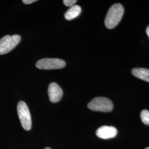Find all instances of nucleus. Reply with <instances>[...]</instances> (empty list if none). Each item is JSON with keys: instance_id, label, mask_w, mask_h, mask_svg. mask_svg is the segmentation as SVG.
<instances>
[{"instance_id": "9b49d317", "label": "nucleus", "mask_w": 149, "mask_h": 149, "mask_svg": "<svg viewBox=\"0 0 149 149\" xmlns=\"http://www.w3.org/2000/svg\"><path fill=\"white\" fill-rule=\"evenodd\" d=\"M76 2H77L76 0H64L63 1L64 5L66 6H68V7L73 6Z\"/></svg>"}, {"instance_id": "6e6552de", "label": "nucleus", "mask_w": 149, "mask_h": 149, "mask_svg": "<svg viewBox=\"0 0 149 149\" xmlns=\"http://www.w3.org/2000/svg\"><path fill=\"white\" fill-rule=\"evenodd\" d=\"M132 74L139 79L149 82V69L145 68H134L132 71Z\"/></svg>"}, {"instance_id": "f257e3e1", "label": "nucleus", "mask_w": 149, "mask_h": 149, "mask_svg": "<svg viewBox=\"0 0 149 149\" xmlns=\"http://www.w3.org/2000/svg\"><path fill=\"white\" fill-rule=\"evenodd\" d=\"M124 8L121 4L116 3L112 5L107 12L104 20L106 27L113 29L116 27L121 21L124 14Z\"/></svg>"}, {"instance_id": "1a4fd4ad", "label": "nucleus", "mask_w": 149, "mask_h": 149, "mask_svg": "<svg viewBox=\"0 0 149 149\" xmlns=\"http://www.w3.org/2000/svg\"><path fill=\"white\" fill-rule=\"evenodd\" d=\"M81 12V7L78 5H74L65 12L64 16L67 20H72L79 16Z\"/></svg>"}, {"instance_id": "4468645a", "label": "nucleus", "mask_w": 149, "mask_h": 149, "mask_svg": "<svg viewBox=\"0 0 149 149\" xmlns=\"http://www.w3.org/2000/svg\"><path fill=\"white\" fill-rule=\"evenodd\" d=\"M44 149H52L51 148H45Z\"/></svg>"}, {"instance_id": "2eb2a0df", "label": "nucleus", "mask_w": 149, "mask_h": 149, "mask_svg": "<svg viewBox=\"0 0 149 149\" xmlns=\"http://www.w3.org/2000/svg\"><path fill=\"white\" fill-rule=\"evenodd\" d=\"M149 149V147H148V148H146V149Z\"/></svg>"}, {"instance_id": "f03ea898", "label": "nucleus", "mask_w": 149, "mask_h": 149, "mask_svg": "<svg viewBox=\"0 0 149 149\" xmlns=\"http://www.w3.org/2000/svg\"><path fill=\"white\" fill-rule=\"evenodd\" d=\"M88 108L93 111L109 112L113 108L112 102L106 97H98L93 98L87 105Z\"/></svg>"}, {"instance_id": "f8f14e48", "label": "nucleus", "mask_w": 149, "mask_h": 149, "mask_svg": "<svg viewBox=\"0 0 149 149\" xmlns=\"http://www.w3.org/2000/svg\"><path fill=\"white\" fill-rule=\"evenodd\" d=\"M37 0H23L22 1V2L24 3V4H27V5H29V4H31L32 3L36 2Z\"/></svg>"}, {"instance_id": "39448f33", "label": "nucleus", "mask_w": 149, "mask_h": 149, "mask_svg": "<svg viewBox=\"0 0 149 149\" xmlns=\"http://www.w3.org/2000/svg\"><path fill=\"white\" fill-rule=\"evenodd\" d=\"M38 69L54 70L62 69L66 65L65 61L57 58H44L38 60L36 64Z\"/></svg>"}, {"instance_id": "0eeeda50", "label": "nucleus", "mask_w": 149, "mask_h": 149, "mask_svg": "<svg viewBox=\"0 0 149 149\" xmlns=\"http://www.w3.org/2000/svg\"><path fill=\"white\" fill-rule=\"evenodd\" d=\"M118 133L117 129L112 126H102L96 130V135L103 139L113 138Z\"/></svg>"}, {"instance_id": "20e7f679", "label": "nucleus", "mask_w": 149, "mask_h": 149, "mask_svg": "<svg viewBox=\"0 0 149 149\" xmlns=\"http://www.w3.org/2000/svg\"><path fill=\"white\" fill-rule=\"evenodd\" d=\"M21 40L19 35H7L0 39V55L8 53L19 44Z\"/></svg>"}, {"instance_id": "423d86ee", "label": "nucleus", "mask_w": 149, "mask_h": 149, "mask_svg": "<svg viewBox=\"0 0 149 149\" xmlns=\"http://www.w3.org/2000/svg\"><path fill=\"white\" fill-rule=\"evenodd\" d=\"M48 92L49 100L53 103L59 102L61 99L63 95L62 88L55 82H52L49 85Z\"/></svg>"}, {"instance_id": "9d476101", "label": "nucleus", "mask_w": 149, "mask_h": 149, "mask_svg": "<svg viewBox=\"0 0 149 149\" xmlns=\"http://www.w3.org/2000/svg\"><path fill=\"white\" fill-rule=\"evenodd\" d=\"M140 118L144 124L149 125V111L143 110L140 113Z\"/></svg>"}, {"instance_id": "7ed1b4c3", "label": "nucleus", "mask_w": 149, "mask_h": 149, "mask_svg": "<svg viewBox=\"0 0 149 149\" xmlns=\"http://www.w3.org/2000/svg\"><path fill=\"white\" fill-rule=\"evenodd\" d=\"M17 113L22 126L26 130H30L32 128V119L27 104L24 101H19L17 104Z\"/></svg>"}, {"instance_id": "ddd939ff", "label": "nucleus", "mask_w": 149, "mask_h": 149, "mask_svg": "<svg viewBox=\"0 0 149 149\" xmlns=\"http://www.w3.org/2000/svg\"><path fill=\"white\" fill-rule=\"evenodd\" d=\"M146 34H147V35L148 36V37L149 38V25L148 26V27H147L146 29Z\"/></svg>"}]
</instances>
